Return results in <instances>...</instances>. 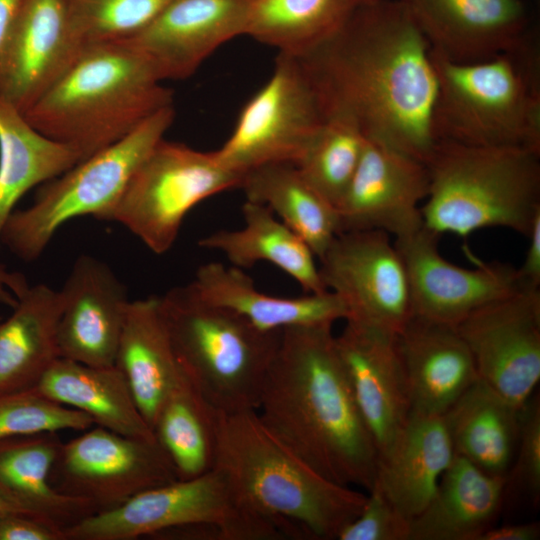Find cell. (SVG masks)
Segmentation results:
<instances>
[{
	"mask_svg": "<svg viewBox=\"0 0 540 540\" xmlns=\"http://www.w3.org/2000/svg\"><path fill=\"white\" fill-rule=\"evenodd\" d=\"M324 119L426 165L439 138L430 46L401 0L359 4L344 25L298 56Z\"/></svg>",
	"mask_w": 540,
	"mask_h": 540,
	"instance_id": "obj_1",
	"label": "cell"
},
{
	"mask_svg": "<svg viewBox=\"0 0 540 540\" xmlns=\"http://www.w3.org/2000/svg\"><path fill=\"white\" fill-rule=\"evenodd\" d=\"M256 413L320 475L368 492L373 488L378 450L344 373L332 325L281 330Z\"/></svg>",
	"mask_w": 540,
	"mask_h": 540,
	"instance_id": "obj_2",
	"label": "cell"
},
{
	"mask_svg": "<svg viewBox=\"0 0 540 540\" xmlns=\"http://www.w3.org/2000/svg\"><path fill=\"white\" fill-rule=\"evenodd\" d=\"M214 428L213 467L286 536L337 539L362 511L367 494L320 475L279 442L256 411L215 410Z\"/></svg>",
	"mask_w": 540,
	"mask_h": 540,
	"instance_id": "obj_3",
	"label": "cell"
},
{
	"mask_svg": "<svg viewBox=\"0 0 540 540\" xmlns=\"http://www.w3.org/2000/svg\"><path fill=\"white\" fill-rule=\"evenodd\" d=\"M126 41L88 45L55 84L24 113L82 160L123 139L159 110L173 92Z\"/></svg>",
	"mask_w": 540,
	"mask_h": 540,
	"instance_id": "obj_4",
	"label": "cell"
},
{
	"mask_svg": "<svg viewBox=\"0 0 540 540\" xmlns=\"http://www.w3.org/2000/svg\"><path fill=\"white\" fill-rule=\"evenodd\" d=\"M423 225L466 237L501 227L527 236L540 212V150L440 140L426 163Z\"/></svg>",
	"mask_w": 540,
	"mask_h": 540,
	"instance_id": "obj_5",
	"label": "cell"
},
{
	"mask_svg": "<svg viewBox=\"0 0 540 540\" xmlns=\"http://www.w3.org/2000/svg\"><path fill=\"white\" fill-rule=\"evenodd\" d=\"M439 140L540 150V50L531 31L483 61L455 63L432 53Z\"/></svg>",
	"mask_w": 540,
	"mask_h": 540,
	"instance_id": "obj_6",
	"label": "cell"
},
{
	"mask_svg": "<svg viewBox=\"0 0 540 540\" xmlns=\"http://www.w3.org/2000/svg\"><path fill=\"white\" fill-rule=\"evenodd\" d=\"M179 363L217 411H256L281 331H262L238 314L211 305L190 285L159 296Z\"/></svg>",
	"mask_w": 540,
	"mask_h": 540,
	"instance_id": "obj_7",
	"label": "cell"
},
{
	"mask_svg": "<svg viewBox=\"0 0 540 540\" xmlns=\"http://www.w3.org/2000/svg\"><path fill=\"white\" fill-rule=\"evenodd\" d=\"M174 117L173 105L159 110L123 139L40 185L32 204L14 210L6 220L1 245L22 261L32 262L70 220L92 216L104 221Z\"/></svg>",
	"mask_w": 540,
	"mask_h": 540,
	"instance_id": "obj_8",
	"label": "cell"
},
{
	"mask_svg": "<svg viewBox=\"0 0 540 540\" xmlns=\"http://www.w3.org/2000/svg\"><path fill=\"white\" fill-rule=\"evenodd\" d=\"M215 527L221 540H277L280 526L251 509L229 478L213 467L191 479L145 490L121 506L64 530L66 540H135L187 526ZM287 537V536H286Z\"/></svg>",
	"mask_w": 540,
	"mask_h": 540,
	"instance_id": "obj_9",
	"label": "cell"
},
{
	"mask_svg": "<svg viewBox=\"0 0 540 540\" xmlns=\"http://www.w3.org/2000/svg\"><path fill=\"white\" fill-rule=\"evenodd\" d=\"M243 175L214 152L161 139L136 169L104 221L124 226L155 254L175 243L188 212L217 193L239 188Z\"/></svg>",
	"mask_w": 540,
	"mask_h": 540,
	"instance_id": "obj_10",
	"label": "cell"
},
{
	"mask_svg": "<svg viewBox=\"0 0 540 540\" xmlns=\"http://www.w3.org/2000/svg\"><path fill=\"white\" fill-rule=\"evenodd\" d=\"M324 120L301 59L279 53L271 77L243 107L231 136L215 154L241 175L265 164L295 165Z\"/></svg>",
	"mask_w": 540,
	"mask_h": 540,
	"instance_id": "obj_11",
	"label": "cell"
},
{
	"mask_svg": "<svg viewBox=\"0 0 540 540\" xmlns=\"http://www.w3.org/2000/svg\"><path fill=\"white\" fill-rule=\"evenodd\" d=\"M62 443L51 472L59 492L88 501L96 513L177 480L156 440L122 435L96 425Z\"/></svg>",
	"mask_w": 540,
	"mask_h": 540,
	"instance_id": "obj_12",
	"label": "cell"
},
{
	"mask_svg": "<svg viewBox=\"0 0 540 540\" xmlns=\"http://www.w3.org/2000/svg\"><path fill=\"white\" fill-rule=\"evenodd\" d=\"M319 260L326 289L347 308L345 321L398 335L412 318L407 270L389 234L380 230L340 233Z\"/></svg>",
	"mask_w": 540,
	"mask_h": 540,
	"instance_id": "obj_13",
	"label": "cell"
},
{
	"mask_svg": "<svg viewBox=\"0 0 540 540\" xmlns=\"http://www.w3.org/2000/svg\"><path fill=\"white\" fill-rule=\"evenodd\" d=\"M456 329L478 378L521 409L540 381V288H521L489 302Z\"/></svg>",
	"mask_w": 540,
	"mask_h": 540,
	"instance_id": "obj_14",
	"label": "cell"
},
{
	"mask_svg": "<svg viewBox=\"0 0 540 540\" xmlns=\"http://www.w3.org/2000/svg\"><path fill=\"white\" fill-rule=\"evenodd\" d=\"M428 187L425 164L365 139L358 166L336 205L340 233L380 230L399 239L417 232L424 226L421 205Z\"/></svg>",
	"mask_w": 540,
	"mask_h": 540,
	"instance_id": "obj_15",
	"label": "cell"
},
{
	"mask_svg": "<svg viewBox=\"0 0 540 540\" xmlns=\"http://www.w3.org/2000/svg\"><path fill=\"white\" fill-rule=\"evenodd\" d=\"M438 235L424 226L394 243L408 274L413 315L456 326L474 310L521 288L517 268L480 262L465 268L446 260Z\"/></svg>",
	"mask_w": 540,
	"mask_h": 540,
	"instance_id": "obj_16",
	"label": "cell"
},
{
	"mask_svg": "<svg viewBox=\"0 0 540 540\" xmlns=\"http://www.w3.org/2000/svg\"><path fill=\"white\" fill-rule=\"evenodd\" d=\"M81 50L64 0H19L0 47V97L24 114Z\"/></svg>",
	"mask_w": 540,
	"mask_h": 540,
	"instance_id": "obj_17",
	"label": "cell"
},
{
	"mask_svg": "<svg viewBox=\"0 0 540 540\" xmlns=\"http://www.w3.org/2000/svg\"><path fill=\"white\" fill-rule=\"evenodd\" d=\"M59 291V357L90 366H114L131 301L125 285L107 263L81 255Z\"/></svg>",
	"mask_w": 540,
	"mask_h": 540,
	"instance_id": "obj_18",
	"label": "cell"
},
{
	"mask_svg": "<svg viewBox=\"0 0 540 540\" xmlns=\"http://www.w3.org/2000/svg\"><path fill=\"white\" fill-rule=\"evenodd\" d=\"M255 0H171L142 31L125 40L162 81L191 76L218 47L246 34Z\"/></svg>",
	"mask_w": 540,
	"mask_h": 540,
	"instance_id": "obj_19",
	"label": "cell"
},
{
	"mask_svg": "<svg viewBox=\"0 0 540 540\" xmlns=\"http://www.w3.org/2000/svg\"><path fill=\"white\" fill-rule=\"evenodd\" d=\"M335 345L379 455L392 443L411 413L397 335L346 321L342 332L335 336Z\"/></svg>",
	"mask_w": 540,
	"mask_h": 540,
	"instance_id": "obj_20",
	"label": "cell"
},
{
	"mask_svg": "<svg viewBox=\"0 0 540 540\" xmlns=\"http://www.w3.org/2000/svg\"><path fill=\"white\" fill-rule=\"evenodd\" d=\"M432 53L455 63L489 59L530 30L522 0H401Z\"/></svg>",
	"mask_w": 540,
	"mask_h": 540,
	"instance_id": "obj_21",
	"label": "cell"
},
{
	"mask_svg": "<svg viewBox=\"0 0 540 540\" xmlns=\"http://www.w3.org/2000/svg\"><path fill=\"white\" fill-rule=\"evenodd\" d=\"M411 411L444 415L479 378L456 326L413 315L397 335Z\"/></svg>",
	"mask_w": 540,
	"mask_h": 540,
	"instance_id": "obj_22",
	"label": "cell"
},
{
	"mask_svg": "<svg viewBox=\"0 0 540 540\" xmlns=\"http://www.w3.org/2000/svg\"><path fill=\"white\" fill-rule=\"evenodd\" d=\"M454 456L443 415L411 411L392 443L378 455L373 487L411 520L432 498Z\"/></svg>",
	"mask_w": 540,
	"mask_h": 540,
	"instance_id": "obj_23",
	"label": "cell"
},
{
	"mask_svg": "<svg viewBox=\"0 0 540 540\" xmlns=\"http://www.w3.org/2000/svg\"><path fill=\"white\" fill-rule=\"evenodd\" d=\"M189 285L203 301L230 310L267 332L292 326L333 325L348 315L344 302L332 291L295 298L271 296L260 292L240 268L219 262L200 266Z\"/></svg>",
	"mask_w": 540,
	"mask_h": 540,
	"instance_id": "obj_24",
	"label": "cell"
},
{
	"mask_svg": "<svg viewBox=\"0 0 540 540\" xmlns=\"http://www.w3.org/2000/svg\"><path fill=\"white\" fill-rule=\"evenodd\" d=\"M506 477L456 455L432 498L410 520L409 540H479L500 510Z\"/></svg>",
	"mask_w": 540,
	"mask_h": 540,
	"instance_id": "obj_25",
	"label": "cell"
},
{
	"mask_svg": "<svg viewBox=\"0 0 540 540\" xmlns=\"http://www.w3.org/2000/svg\"><path fill=\"white\" fill-rule=\"evenodd\" d=\"M114 365L152 429L163 401L182 374L159 296L130 301Z\"/></svg>",
	"mask_w": 540,
	"mask_h": 540,
	"instance_id": "obj_26",
	"label": "cell"
},
{
	"mask_svg": "<svg viewBox=\"0 0 540 540\" xmlns=\"http://www.w3.org/2000/svg\"><path fill=\"white\" fill-rule=\"evenodd\" d=\"M62 443L58 432L0 440V489L33 517L64 531L96 511L88 501L52 485L51 472Z\"/></svg>",
	"mask_w": 540,
	"mask_h": 540,
	"instance_id": "obj_27",
	"label": "cell"
},
{
	"mask_svg": "<svg viewBox=\"0 0 540 540\" xmlns=\"http://www.w3.org/2000/svg\"><path fill=\"white\" fill-rule=\"evenodd\" d=\"M34 388L62 405L85 413L95 425L130 437L156 440L126 379L115 365L90 366L59 357Z\"/></svg>",
	"mask_w": 540,
	"mask_h": 540,
	"instance_id": "obj_28",
	"label": "cell"
},
{
	"mask_svg": "<svg viewBox=\"0 0 540 540\" xmlns=\"http://www.w3.org/2000/svg\"><path fill=\"white\" fill-rule=\"evenodd\" d=\"M61 309L60 291L46 284L29 286L18 298L0 323V393L34 388L59 358Z\"/></svg>",
	"mask_w": 540,
	"mask_h": 540,
	"instance_id": "obj_29",
	"label": "cell"
},
{
	"mask_svg": "<svg viewBox=\"0 0 540 540\" xmlns=\"http://www.w3.org/2000/svg\"><path fill=\"white\" fill-rule=\"evenodd\" d=\"M242 214L241 229L214 232L202 238L199 246L221 252L238 268L269 262L295 279L306 293L327 290L312 249L269 208L246 200Z\"/></svg>",
	"mask_w": 540,
	"mask_h": 540,
	"instance_id": "obj_30",
	"label": "cell"
},
{
	"mask_svg": "<svg viewBox=\"0 0 540 540\" xmlns=\"http://www.w3.org/2000/svg\"><path fill=\"white\" fill-rule=\"evenodd\" d=\"M443 417L456 455L486 473L507 476L518 443L519 408L478 379Z\"/></svg>",
	"mask_w": 540,
	"mask_h": 540,
	"instance_id": "obj_31",
	"label": "cell"
},
{
	"mask_svg": "<svg viewBox=\"0 0 540 540\" xmlns=\"http://www.w3.org/2000/svg\"><path fill=\"white\" fill-rule=\"evenodd\" d=\"M81 160L78 151L39 132L0 97V250L3 226L25 193Z\"/></svg>",
	"mask_w": 540,
	"mask_h": 540,
	"instance_id": "obj_32",
	"label": "cell"
},
{
	"mask_svg": "<svg viewBox=\"0 0 540 540\" xmlns=\"http://www.w3.org/2000/svg\"><path fill=\"white\" fill-rule=\"evenodd\" d=\"M239 188L248 201L262 204L277 215L319 259L340 233L335 206L292 163L253 168L243 175Z\"/></svg>",
	"mask_w": 540,
	"mask_h": 540,
	"instance_id": "obj_33",
	"label": "cell"
},
{
	"mask_svg": "<svg viewBox=\"0 0 540 540\" xmlns=\"http://www.w3.org/2000/svg\"><path fill=\"white\" fill-rule=\"evenodd\" d=\"M215 409L193 386L183 369L163 401L152 430L177 478L191 479L211 470L215 461Z\"/></svg>",
	"mask_w": 540,
	"mask_h": 540,
	"instance_id": "obj_34",
	"label": "cell"
},
{
	"mask_svg": "<svg viewBox=\"0 0 540 540\" xmlns=\"http://www.w3.org/2000/svg\"><path fill=\"white\" fill-rule=\"evenodd\" d=\"M357 0H255L246 35L302 56L336 33L348 20Z\"/></svg>",
	"mask_w": 540,
	"mask_h": 540,
	"instance_id": "obj_35",
	"label": "cell"
},
{
	"mask_svg": "<svg viewBox=\"0 0 540 540\" xmlns=\"http://www.w3.org/2000/svg\"><path fill=\"white\" fill-rule=\"evenodd\" d=\"M364 143L365 138L350 123L327 118L295 165L336 208L358 166Z\"/></svg>",
	"mask_w": 540,
	"mask_h": 540,
	"instance_id": "obj_36",
	"label": "cell"
},
{
	"mask_svg": "<svg viewBox=\"0 0 540 540\" xmlns=\"http://www.w3.org/2000/svg\"><path fill=\"white\" fill-rule=\"evenodd\" d=\"M81 47L125 41L148 26L171 0H64Z\"/></svg>",
	"mask_w": 540,
	"mask_h": 540,
	"instance_id": "obj_37",
	"label": "cell"
},
{
	"mask_svg": "<svg viewBox=\"0 0 540 540\" xmlns=\"http://www.w3.org/2000/svg\"><path fill=\"white\" fill-rule=\"evenodd\" d=\"M94 425L85 413L48 398L36 388L0 393V440L42 432L84 431Z\"/></svg>",
	"mask_w": 540,
	"mask_h": 540,
	"instance_id": "obj_38",
	"label": "cell"
},
{
	"mask_svg": "<svg viewBox=\"0 0 540 540\" xmlns=\"http://www.w3.org/2000/svg\"><path fill=\"white\" fill-rule=\"evenodd\" d=\"M506 483H513L538 504L540 497V400L532 395L520 409L519 437Z\"/></svg>",
	"mask_w": 540,
	"mask_h": 540,
	"instance_id": "obj_39",
	"label": "cell"
},
{
	"mask_svg": "<svg viewBox=\"0 0 540 540\" xmlns=\"http://www.w3.org/2000/svg\"><path fill=\"white\" fill-rule=\"evenodd\" d=\"M410 519L402 515L375 486L360 514L338 534V540H409Z\"/></svg>",
	"mask_w": 540,
	"mask_h": 540,
	"instance_id": "obj_40",
	"label": "cell"
},
{
	"mask_svg": "<svg viewBox=\"0 0 540 540\" xmlns=\"http://www.w3.org/2000/svg\"><path fill=\"white\" fill-rule=\"evenodd\" d=\"M0 540H66L64 531L28 516L0 517Z\"/></svg>",
	"mask_w": 540,
	"mask_h": 540,
	"instance_id": "obj_41",
	"label": "cell"
},
{
	"mask_svg": "<svg viewBox=\"0 0 540 540\" xmlns=\"http://www.w3.org/2000/svg\"><path fill=\"white\" fill-rule=\"evenodd\" d=\"M526 237L529 244L524 261L517 268L518 277L523 288H540V212Z\"/></svg>",
	"mask_w": 540,
	"mask_h": 540,
	"instance_id": "obj_42",
	"label": "cell"
},
{
	"mask_svg": "<svg viewBox=\"0 0 540 540\" xmlns=\"http://www.w3.org/2000/svg\"><path fill=\"white\" fill-rule=\"evenodd\" d=\"M539 536L540 525L532 522L490 527L479 540H536Z\"/></svg>",
	"mask_w": 540,
	"mask_h": 540,
	"instance_id": "obj_43",
	"label": "cell"
},
{
	"mask_svg": "<svg viewBox=\"0 0 540 540\" xmlns=\"http://www.w3.org/2000/svg\"><path fill=\"white\" fill-rule=\"evenodd\" d=\"M29 286L23 274L0 263V304L13 308Z\"/></svg>",
	"mask_w": 540,
	"mask_h": 540,
	"instance_id": "obj_44",
	"label": "cell"
},
{
	"mask_svg": "<svg viewBox=\"0 0 540 540\" xmlns=\"http://www.w3.org/2000/svg\"><path fill=\"white\" fill-rule=\"evenodd\" d=\"M19 0H0V47L4 42Z\"/></svg>",
	"mask_w": 540,
	"mask_h": 540,
	"instance_id": "obj_45",
	"label": "cell"
},
{
	"mask_svg": "<svg viewBox=\"0 0 540 540\" xmlns=\"http://www.w3.org/2000/svg\"><path fill=\"white\" fill-rule=\"evenodd\" d=\"M16 515L35 518L31 514H29L27 511H25L22 507H20L18 504H16L13 500H11L0 489V517L16 516Z\"/></svg>",
	"mask_w": 540,
	"mask_h": 540,
	"instance_id": "obj_46",
	"label": "cell"
},
{
	"mask_svg": "<svg viewBox=\"0 0 540 540\" xmlns=\"http://www.w3.org/2000/svg\"><path fill=\"white\" fill-rule=\"evenodd\" d=\"M359 4L363 3H372V2H378V1H386V0H357Z\"/></svg>",
	"mask_w": 540,
	"mask_h": 540,
	"instance_id": "obj_47",
	"label": "cell"
}]
</instances>
